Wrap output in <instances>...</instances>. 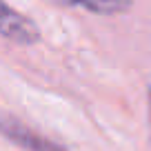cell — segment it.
<instances>
[{"mask_svg": "<svg viewBox=\"0 0 151 151\" xmlns=\"http://www.w3.org/2000/svg\"><path fill=\"white\" fill-rule=\"evenodd\" d=\"M149 116H151V89H149Z\"/></svg>", "mask_w": 151, "mask_h": 151, "instance_id": "277c9868", "label": "cell"}, {"mask_svg": "<svg viewBox=\"0 0 151 151\" xmlns=\"http://www.w3.org/2000/svg\"><path fill=\"white\" fill-rule=\"evenodd\" d=\"M0 133L24 151H69L65 145L45 138L42 133L27 127L24 122H20L14 116H0Z\"/></svg>", "mask_w": 151, "mask_h": 151, "instance_id": "6da1fadb", "label": "cell"}, {"mask_svg": "<svg viewBox=\"0 0 151 151\" xmlns=\"http://www.w3.org/2000/svg\"><path fill=\"white\" fill-rule=\"evenodd\" d=\"M56 2L65 5V7H82V9L91 11V14H98V16L124 14L133 5V0H56Z\"/></svg>", "mask_w": 151, "mask_h": 151, "instance_id": "3957f363", "label": "cell"}, {"mask_svg": "<svg viewBox=\"0 0 151 151\" xmlns=\"http://www.w3.org/2000/svg\"><path fill=\"white\" fill-rule=\"evenodd\" d=\"M0 36L16 45L31 47L40 42V27L24 14L9 7L5 0H0Z\"/></svg>", "mask_w": 151, "mask_h": 151, "instance_id": "7a4b0ae2", "label": "cell"}]
</instances>
